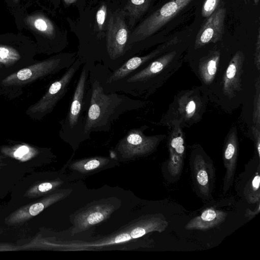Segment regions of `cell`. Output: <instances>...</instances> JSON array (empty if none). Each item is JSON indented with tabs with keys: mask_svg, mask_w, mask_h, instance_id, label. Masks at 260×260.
Masks as SVG:
<instances>
[{
	"mask_svg": "<svg viewBox=\"0 0 260 260\" xmlns=\"http://www.w3.org/2000/svg\"><path fill=\"white\" fill-rule=\"evenodd\" d=\"M147 102L118 92H106L91 70L85 98L86 121L84 136L90 139L91 133L108 132L122 114L144 107Z\"/></svg>",
	"mask_w": 260,
	"mask_h": 260,
	"instance_id": "obj_1",
	"label": "cell"
},
{
	"mask_svg": "<svg viewBox=\"0 0 260 260\" xmlns=\"http://www.w3.org/2000/svg\"><path fill=\"white\" fill-rule=\"evenodd\" d=\"M177 51L166 52L125 79L104 89L106 92H123L146 99L175 71Z\"/></svg>",
	"mask_w": 260,
	"mask_h": 260,
	"instance_id": "obj_2",
	"label": "cell"
},
{
	"mask_svg": "<svg viewBox=\"0 0 260 260\" xmlns=\"http://www.w3.org/2000/svg\"><path fill=\"white\" fill-rule=\"evenodd\" d=\"M90 70L83 64L74 88L70 108L65 117L60 121L61 138L74 149L85 140L84 128L86 121L85 98L88 88Z\"/></svg>",
	"mask_w": 260,
	"mask_h": 260,
	"instance_id": "obj_3",
	"label": "cell"
},
{
	"mask_svg": "<svg viewBox=\"0 0 260 260\" xmlns=\"http://www.w3.org/2000/svg\"><path fill=\"white\" fill-rule=\"evenodd\" d=\"M125 16L123 10H118L109 17L102 61L111 71L117 69L132 57L128 45L129 35Z\"/></svg>",
	"mask_w": 260,
	"mask_h": 260,
	"instance_id": "obj_4",
	"label": "cell"
},
{
	"mask_svg": "<svg viewBox=\"0 0 260 260\" xmlns=\"http://www.w3.org/2000/svg\"><path fill=\"white\" fill-rule=\"evenodd\" d=\"M178 42V40L176 37L163 43L146 55L133 56L114 71H111L99 62L95 64L90 70L95 74L105 89L145 67L152 60L166 52Z\"/></svg>",
	"mask_w": 260,
	"mask_h": 260,
	"instance_id": "obj_5",
	"label": "cell"
},
{
	"mask_svg": "<svg viewBox=\"0 0 260 260\" xmlns=\"http://www.w3.org/2000/svg\"><path fill=\"white\" fill-rule=\"evenodd\" d=\"M192 1L170 0L142 21L128 38L131 57L134 56L136 43L154 34Z\"/></svg>",
	"mask_w": 260,
	"mask_h": 260,
	"instance_id": "obj_6",
	"label": "cell"
},
{
	"mask_svg": "<svg viewBox=\"0 0 260 260\" xmlns=\"http://www.w3.org/2000/svg\"><path fill=\"white\" fill-rule=\"evenodd\" d=\"M148 128L147 125H142L132 128L119 140L116 150L121 157L132 158L147 155L156 149L165 135L147 136L144 132Z\"/></svg>",
	"mask_w": 260,
	"mask_h": 260,
	"instance_id": "obj_7",
	"label": "cell"
},
{
	"mask_svg": "<svg viewBox=\"0 0 260 260\" xmlns=\"http://www.w3.org/2000/svg\"><path fill=\"white\" fill-rule=\"evenodd\" d=\"M191 177L197 194L203 200L213 199L215 169L211 159L199 150H193L190 158Z\"/></svg>",
	"mask_w": 260,
	"mask_h": 260,
	"instance_id": "obj_8",
	"label": "cell"
},
{
	"mask_svg": "<svg viewBox=\"0 0 260 260\" xmlns=\"http://www.w3.org/2000/svg\"><path fill=\"white\" fill-rule=\"evenodd\" d=\"M206 100L198 90L179 93L175 103V120L180 124H192L199 120L205 108Z\"/></svg>",
	"mask_w": 260,
	"mask_h": 260,
	"instance_id": "obj_9",
	"label": "cell"
},
{
	"mask_svg": "<svg viewBox=\"0 0 260 260\" xmlns=\"http://www.w3.org/2000/svg\"><path fill=\"white\" fill-rule=\"evenodd\" d=\"M259 158L252 160L245 166V171L238 178L236 190L249 204L260 202Z\"/></svg>",
	"mask_w": 260,
	"mask_h": 260,
	"instance_id": "obj_10",
	"label": "cell"
},
{
	"mask_svg": "<svg viewBox=\"0 0 260 260\" xmlns=\"http://www.w3.org/2000/svg\"><path fill=\"white\" fill-rule=\"evenodd\" d=\"M225 13V9L221 7L207 18L197 35L194 43L196 49L221 40L224 30Z\"/></svg>",
	"mask_w": 260,
	"mask_h": 260,
	"instance_id": "obj_11",
	"label": "cell"
},
{
	"mask_svg": "<svg viewBox=\"0 0 260 260\" xmlns=\"http://www.w3.org/2000/svg\"><path fill=\"white\" fill-rule=\"evenodd\" d=\"M238 141L236 128L229 132L224 143L222 158L226 169L223 178V193H225L232 186L234 180L237 162Z\"/></svg>",
	"mask_w": 260,
	"mask_h": 260,
	"instance_id": "obj_12",
	"label": "cell"
},
{
	"mask_svg": "<svg viewBox=\"0 0 260 260\" xmlns=\"http://www.w3.org/2000/svg\"><path fill=\"white\" fill-rule=\"evenodd\" d=\"M228 214L222 211L211 207L205 209L202 213L190 219L185 225L186 230H207L221 224Z\"/></svg>",
	"mask_w": 260,
	"mask_h": 260,
	"instance_id": "obj_13",
	"label": "cell"
},
{
	"mask_svg": "<svg viewBox=\"0 0 260 260\" xmlns=\"http://www.w3.org/2000/svg\"><path fill=\"white\" fill-rule=\"evenodd\" d=\"M244 58L241 51L237 52L231 60L226 70L223 79V89L228 95H232L240 89Z\"/></svg>",
	"mask_w": 260,
	"mask_h": 260,
	"instance_id": "obj_14",
	"label": "cell"
},
{
	"mask_svg": "<svg viewBox=\"0 0 260 260\" xmlns=\"http://www.w3.org/2000/svg\"><path fill=\"white\" fill-rule=\"evenodd\" d=\"M23 24L33 35L53 39L55 36V28L52 21L44 14L35 12L26 15Z\"/></svg>",
	"mask_w": 260,
	"mask_h": 260,
	"instance_id": "obj_15",
	"label": "cell"
},
{
	"mask_svg": "<svg viewBox=\"0 0 260 260\" xmlns=\"http://www.w3.org/2000/svg\"><path fill=\"white\" fill-rule=\"evenodd\" d=\"M113 207L108 205H99L80 213L76 219L77 227L83 230L98 223L111 213Z\"/></svg>",
	"mask_w": 260,
	"mask_h": 260,
	"instance_id": "obj_16",
	"label": "cell"
},
{
	"mask_svg": "<svg viewBox=\"0 0 260 260\" xmlns=\"http://www.w3.org/2000/svg\"><path fill=\"white\" fill-rule=\"evenodd\" d=\"M220 59V52L214 50L210 52L201 61L199 72L201 78L206 84L211 83L214 80Z\"/></svg>",
	"mask_w": 260,
	"mask_h": 260,
	"instance_id": "obj_17",
	"label": "cell"
},
{
	"mask_svg": "<svg viewBox=\"0 0 260 260\" xmlns=\"http://www.w3.org/2000/svg\"><path fill=\"white\" fill-rule=\"evenodd\" d=\"M152 0H128L124 11L127 16L131 27L135 25L148 10Z\"/></svg>",
	"mask_w": 260,
	"mask_h": 260,
	"instance_id": "obj_18",
	"label": "cell"
},
{
	"mask_svg": "<svg viewBox=\"0 0 260 260\" xmlns=\"http://www.w3.org/2000/svg\"><path fill=\"white\" fill-rule=\"evenodd\" d=\"M172 123V130L168 140L169 150L184 158V139L180 122L177 120H174Z\"/></svg>",
	"mask_w": 260,
	"mask_h": 260,
	"instance_id": "obj_19",
	"label": "cell"
},
{
	"mask_svg": "<svg viewBox=\"0 0 260 260\" xmlns=\"http://www.w3.org/2000/svg\"><path fill=\"white\" fill-rule=\"evenodd\" d=\"M184 157L169 151V158L167 163V170L174 178H178L183 167Z\"/></svg>",
	"mask_w": 260,
	"mask_h": 260,
	"instance_id": "obj_20",
	"label": "cell"
},
{
	"mask_svg": "<svg viewBox=\"0 0 260 260\" xmlns=\"http://www.w3.org/2000/svg\"><path fill=\"white\" fill-rule=\"evenodd\" d=\"M109 160L103 157H94L80 160L73 164V167L79 171H87L93 170L102 165L105 164Z\"/></svg>",
	"mask_w": 260,
	"mask_h": 260,
	"instance_id": "obj_21",
	"label": "cell"
},
{
	"mask_svg": "<svg viewBox=\"0 0 260 260\" xmlns=\"http://www.w3.org/2000/svg\"><path fill=\"white\" fill-rule=\"evenodd\" d=\"M220 0H205L202 9V15L208 18L217 9Z\"/></svg>",
	"mask_w": 260,
	"mask_h": 260,
	"instance_id": "obj_22",
	"label": "cell"
},
{
	"mask_svg": "<svg viewBox=\"0 0 260 260\" xmlns=\"http://www.w3.org/2000/svg\"><path fill=\"white\" fill-rule=\"evenodd\" d=\"M256 99L254 101V110H253V120L255 123V126L259 128L260 126V106H259V85L257 88V93L255 96Z\"/></svg>",
	"mask_w": 260,
	"mask_h": 260,
	"instance_id": "obj_23",
	"label": "cell"
},
{
	"mask_svg": "<svg viewBox=\"0 0 260 260\" xmlns=\"http://www.w3.org/2000/svg\"><path fill=\"white\" fill-rule=\"evenodd\" d=\"M107 7L106 5L104 4L101 6L96 12V22L100 30L102 29L103 24H104L107 15Z\"/></svg>",
	"mask_w": 260,
	"mask_h": 260,
	"instance_id": "obj_24",
	"label": "cell"
},
{
	"mask_svg": "<svg viewBox=\"0 0 260 260\" xmlns=\"http://www.w3.org/2000/svg\"><path fill=\"white\" fill-rule=\"evenodd\" d=\"M252 132L253 136L257 155L260 158V131L259 128L254 125L252 128Z\"/></svg>",
	"mask_w": 260,
	"mask_h": 260,
	"instance_id": "obj_25",
	"label": "cell"
},
{
	"mask_svg": "<svg viewBox=\"0 0 260 260\" xmlns=\"http://www.w3.org/2000/svg\"><path fill=\"white\" fill-rule=\"evenodd\" d=\"M44 208V205L41 203L35 204L30 206L29 212L32 216H36L41 212Z\"/></svg>",
	"mask_w": 260,
	"mask_h": 260,
	"instance_id": "obj_26",
	"label": "cell"
},
{
	"mask_svg": "<svg viewBox=\"0 0 260 260\" xmlns=\"http://www.w3.org/2000/svg\"><path fill=\"white\" fill-rule=\"evenodd\" d=\"M255 61L258 70H259V62H260V32L258 29V33L257 37V41L256 43V50H255Z\"/></svg>",
	"mask_w": 260,
	"mask_h": 260,
	"instance_id": "obj_27",
	"label": "cell"
},
{
	"mask_svg": "<svg viewBox=\"0 0 260 260\" xmlns=\"http://www.w3.org/2000/svg\"><path fill=\"white\" fill-rule=\"evenodd\" d=\"M32 75V72L29 69H23L17 74L18 78L20 80H25L29 79Z\"/></svg>",
	"mask_w": 260,
	"mask_h": 260,
	"instance_id": "obj_28",
	"label": "cell"
},
{
	"mask_svg": "<svg viewBox=\"0 0 260 260\" xmlns=\"http://www.w3.org/2000/svg\"><path fill=\"white\" fill-rule=\"evenodd\" d=\"M257 205L256 208L255 209L254 211H251L249 209H247L246 213L245 214V217H247L249 219H251L253 218L255 215L258 214L260 212V202L257 203Z\"/></svg>",
	"mask_w": 260,
	"mask_h": 260,
	"instance_id": "obj_29",
	"label": "cell"
},
{
	"mask_svg": "<svg viewBox=\"0 0 260 260\" xmlns=\"http://www.w3.org/2000/svg\"><path fill=\"white\" fill-rule=\"evenodd\" d=\"M53 187V185L50 183H43L41 184L39 187V190L41 192H46L50 190Z\"/></svg>",
	"mask_w": 260,
	"mask_h": 260,
	"instance_id": "obj_30",
	"label": "cell"
},
{
	"mask_svg": "<svg viewBox=\"0 0 260 260\" xmlns=\"http://www.w3.org/2000/svg\"><path fill=\"white\" fill-rule=\"evenodd\" d=\"M10 50L4 46H0V57L4 59L9 56Z\"/></svg>",
	"mask_w": 260,
	"mask_h": 260,
	"instance_id": "obj_31",
	"label": "cell"
},
{
	"mask_svg": "<svg viewBox=\"0 0 260 260\" xmlns=\"http://www.w3.org/2000/svg\"><path fill=\"white\" fill-rule=\"evenodd\" d=\"M28 148L23 146L18 148L17 150L15 152L14 154L16 156H21L28 152Z\"/></svg>",
	"mask_w": 260,
	"mask_h": 260,
	"instance_id": "obj_32",
	"label": "cell"
},
{
	"mask_svg": "<svg viewBox=\"0 0 260 260\" xmlns=\"http://www.w3.org/2000/svg\"><path fill=\"white\" fill-rule=\"evenodd\" d=\"M65 4L67 5L72 4L75 3L77 0H63Z\"/></svg>",
	"mask_w": 260,
	"mask_h": 260,
	"instance_id": "obj_33",
	"label": "cell"
},
{
	"mask_svg": "<svg viewBox=\"0 0 260 260\" xmlns=\"http://www.w3.org/2000/svg\"><path fill=\"white\" fill-rule=\"evenodd\" d=\"M13 2V4H14L15 5L20 4V2L21 1H24L25 0H12Z\"/></svg>",
	"mask_w": 260,
	"mask_h": 260,
	"instance_id": "obj_34",
	"label": "cell"
},
{
	"mask_svg": "<svg viewBox=\"0 0 260 260\" xmlns=\"http://www.w3.org/2000/svg\"><path fill=\"white\" fill-rule=\"evenodd\" d=\"M254 2L255 4H257L258 3L259 0H254Z\"/></svg>",
	"mask_w": 260,
	"mask_h": 260,
	"instance_id": "obj_35",
	"label": "cell"
}]
</instances>
